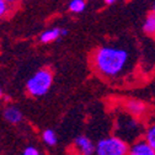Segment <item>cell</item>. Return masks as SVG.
<instances>
[{"mask_svg":"<svg viewBox=\"0 0 155 155\" xmlns=\"http://www.w3.org/2000/svg\"><path fill=\"white\" fill-rule=\"evenodd\" d=\"M129 62V53L126 48L105 46L95 54V64L100 73L106 76H118Z\"/></svg>","mask_w":155,"mask_h":155,"instance_id":"1","label":"cell"},{"mask_svg":"<svg viewBox=\"0 0 155 155\" xmlns=\"http://www.w3.org/2000/svg\"><path fill=\"white\" fill-rule=\"evenodd\" d=\"M52 83H53L52 73L48 69H41L37 73H35L27 80L26 89L32 96L40 97V96H43L49 91Z\"/></svg>","mask_w":155,"mask_h":155,"instance_id":"2","label":"cell"},{"mask_svg":"<svg viewBox=\"0 0 155 155\" xmlns=\"http://www.w3.org/2000/svg\"><path fill=\"white\" fill-rule=\"evenodd\" d=\"M128 144L120 137H106L95 145L96 155H127Z\"/></svg>","mask_w":155,"mask_h":155,"instance_id":"3","label":"cell"},{"mask_svg":"<svg viewBox=\"0 0 155 155\" xmlns=\"http://www.w3.org/2000/svg\"><path fill=\"white\" fill-rule=\"evenodd\" d=\"M75 148L81 155H92L95 153V144L86 135H78L75 138Z\"/></svg>","mask_w":155,"mask_h":155,"instance_id":"4","label":"cell"},{"mask_svg":"<svg viewBox=\"0 0 155 155\" xmlns=\"http://www.w3.org/2000/svg\"><path fill=\"white\" fill-rule=\"evenodd\" d=\"M127 155H155V150L150 148L144 140L134 143L129 149Z\"/></svg>","mask_w":155,"mask_h":155,"instance_id":"5","label":"cell"},{"mask_svg":"<svg viewBox=\"0 0 155 155\" xmlns=\"http://www.w3.org/2000/svg\"><path fill=\"white\" fill-rule=\"evenodd\" d=\"M4 118L9 122V123H12V124H16V123H20L24 118L22 116V112L18 110L17 107L15 106H9L5 108L4 111Z\"/></svg>","mask_w":155,"mask_h":155,"instance_id":"6","label":"cell"},{"mask_svg":"<svg viewBox=\"0 0 155 155\" xmlns=\"http://www.w3.org/2000/svg\"><path fill=\"white\" fill-rule=\"evenodd\" d=\"M147 107L144 105V102L139 101V100H130L127 102V111L134 116V117H139L145 112Z\"/></svg>","mask_w":155,"mask_h":155,"instance_id":"7","label":"cell"},{"mask_svg":"<svg viewBox=\"0 0 155 155\" xmlns=\"http://www.w3.org/2000/svg\"><path fill=\"white\" fill-rule=\"evenodd\" d=\"M61 37V28L59 27H53V28H49L47 31H45L41 36H40V41L42 43H49V42H53L55 40Z\"/></svg>","mask_w":155,"mask_h":155,"instance_id":"8","label":"cell"},{"mask_svg":"<svg viewBox=\"0 0 155 155\" xmlns=\"http://www.w3.org/2000/svg\"><path fill=\"white\" fill-rule=\"evenodd\" d=\"M42 139L43 142L48 145V147H54L58 142V138H57V134L53 129H46L43 133H42Z\"/></svg>","mask_w":155,"mask_h":155,"instance_id":"9","label":"cell"},{"mask_svg":"<svg viewBox=\"0 0 155 155\" xmlns=\"http://www.w3.org/2000/svg\"><path fill=\"white\" fill-rule=\"evenodd\" d=\"M143 31L148 35H154V32H155V15L153 12L147 16L145 21L143 24Z\"/></svg>","mask_w":155,"mask_h":155,"instance_id":"10","label":"cell"},{"mask_svg":"<svg viewBox=\"0 0 155 155\" xmlns=\"http://www.w3.org/2000/svg\"><path fill=\"white\" fill-rule=\"evenodd\" d=\"M86 4H85V0H71L69 3V10L71 12L75 14H80L85 10Z\"/></svg>","mask_w":155,"mask_h":155,"instance_id":"11","label":"cell"},{"mask_svg":"<svg viewBox=\"0 0 155 155\" xmlns=\"http://www.w3.org/2000/svg\"><path fill=\"white\" fill-rule=\"evenodd\" d=\"M150 148L155 149V127L151 126L145 132V140H144Z\"/></svg>","mask_w":155,"mask_h":155,"instance_id":"12","label":"cell"},{"mask_svg":"<svg viewBox=\"0 0 155 155\" xmlns=\"http://www.w3.org/2000/svg\"><path fill=\"white\" fill-rule=\"evenodd\" d=\"M24 155H42V154H41V151L38 150L37 148L30 145V147H26V148H25Z\"/></svg>","mask_w":155,"mask_h":155,"instance_id":"13","label":"cell"},{"mask_svg":"<svg viewBox=\"0 0 155 155\" xmlns=\"http://www.w3.org/2000/svg\"><path fill=\"white\" fill-rule=\"evenodd\" d=\"M9 11V4H6L4 0H0V17H3Z\"/></svg>","mask_w":155,"mask_h":155,"instance_id":"14","label":"cell"},{"mask_svg":"<svg viewBox=\"0 0 155 155\" xmlns=\"http://www.w3.org/2000/svg\"><path fill=\"white\" fill-rule=\"evenodd\" d=\"M69 33V31L67 30V28H61V37H64V36H67Z\"/></svg>","mask_w":155,"mask_h":155,"instance_id":"15","label":"cell"},{"mask_svg":"<svg viewBox=\"0 0 155 155\" xmlns=\"http://www.w3.org/2000/svg\"><path fill=\"white\" fill-rule=\"evenodd\" d=\"M116 2H118V0H105V3H106V4H108V5H111V4H114Z\"/></svg>","mask_w":155,"mask_h":155,"instance_id":"16","label":"cell"},{"mask_svg":"<svg viewBox=\"0 0 155 155\" xmlns=\"http://www.w3.org/2000/svg\"><path fill=\"white\" fill-rule=\"evenodd\" d=\"M4 2H5L6 4H14V3L18 2V0H4Z\"/></svg>","mask_w":155,"mask_h":155,"instance_id":"17","label":"cell"},{"mask_svg":"<svg viewBox=\"0 0 155 155\" xmlns=\"http://www.w3.org/2000/svg\"><path fill=\"white\" fill-rule=\"evenodd\" d=\"M3 95H4V94H3V90L0 89V97H3Z\"/></svg>","mask_w":155,"mask_h":155,"instance_id":"18","label":"cell"}]
</instances>
